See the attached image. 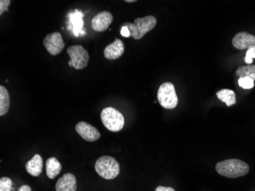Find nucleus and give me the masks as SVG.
Masks as SVG:
<instances>
[{"label": "nucleus", "mask_w": 255, "mask_h": 191, "mask_svg": "<svg viewBox=\"0 0 255 191\" xmlns=\"http://www.w3.org/2000/svg\"><path fill=\"white\" fill-rule=\"evenodd\" d=\"M219 175L229 178H237L247 175L250 170L249 165L239 159H228L219 162L216 166Z\"/></svg>", "instance_id": "1"}, {"label": "nucleus", "mask_w": 255, "mask_h": 191, "mask_svg": "<svg viewBox=\"0 0 255 191\" xmlns=\"http://www.w3.org/2000/svg\"><path fill=\"white\" fill-rule=\"evenodd\" d=\"M157 18L154 15H147L144 18H136L134 22H124L121 26L127 27L131 31V37L139 40L144 36L148 31L154 29L157 25Z\"/></svg>", "instance_id": "2"}, {"label": "nucleus", "mask_w": 255, "mask_h": 191, "mask_svg": "<svg viewBox=\"0 0 255 191\" xmlns=\"http://www.w3.org/2000/svg\"><path fill=\"white\" fill-rule=\"evenodd\" d=\"M95 170L104 179L113 180L120 175V164L111 156H102L96 162Z\"/></svg>", "instance_id": "3"}, {"label": "nucleus", "mask_w": 255, "mask_h": 191, "mask_svg": "<svg viewBox=\"0 0 255 191\" xmlns=\"http://www.w3.org/2000/svg\"><path fill=\"white\" fill-rule=\"evenodd\" d=\"M101 120L104 126L113 133L120 132L124 127V116L113 107H107L102 110Z\"/></svg>", "instance_id": "4"}, {"label": "nucleus", "mask_w": 255, "mask_h": 191, "mask_svg": "<svg viewBox=\"0 0 255 191\" xmlns=\"http://www.w3.org/2000/svg\"><path fill=\"white\" fill-rule=\"evenodd\" d=\"M157 101L163 108L167 110L176 108L178 104V97L173 83L170 82L162 83L157 91Z\"/></svg>", "instance_id": "5"}, {"label": "nucleus", "mask_w": 255, "mask_h": 191, "mask_svg": "<svg viewBox=\"0 0 255 191\" xmlns=\"http://www.w3.org/2000/svg\"><path fill=\"white\" fill-rule=\"evenodd\" d=\"M67 54L71 58L68 62L70 67H74L76 70H82L88 64L90 56L88 51L80 44L70 46L67 49Z\"/></svg>", "instance_id": "6"}, {"label": "nucleus", "mask_w": 255, "mask_h": 191, "mask_svg": "<svg viewBox=\"0 0 255 191\" xmlns=\"http://www.w3.org/2000/svg\"><path fill=\"white\" fill-rule=\"evenodd\" d=\"M43 44L46 50L52 56L59 54L65 46L63 41L62 35L61 33L57 31L47 34L43 41Z\"/></svg>", "instance_id": "7"}, {"label": "nucleus", "mask_w": 255, "mask_h": 191, "mask_svg": "<svg viewBox=\"0 0 255 191\" xmlns=\"http://www.w3.org/2000/svg\"><path fill=\"white\" fill-rule=\"evenodd\" d=\"M113 21V15L108 11L99 12L94 18H92V28L97 32L107 31Z\"/></svg>", "instance_id": "8"}, {"label": "nucleus", "mask_w": 255, "mask_h": 191, "mask_svg": "<svg viewBox=\"0 0 255 191\" xmlns=\"http://www.w3.org/2000/svg\"><path fill=\"white\" fill-rule=\"evenodd\" d=\"M76 131L82 139L87 142H95L100 138V133L97 128L86 123L80 122L76 125Z\"/></svg>", "instance_id": "9"}, {"label": "nucleus", "mask_w": 255, "mask_h": 191, "mask_svg": "<svg viewBox=\"0 0 255 191\" xmlns=\"http://www.w3.org/2000/svg\"><path fill=\"white\" fill-rule=\"evenodd\" d=\"M233 44L239 50L249 49V47L255 46V35L246 31H241L235 35Z\"/></svg>", "instance_id": "10"}, {"label": "nucleus", "mask_w": 255, "mask_h": 191, "mask_svg": "<svg viewBox=\"0 0 255 191\" xmlns=\"http://www.w3.org/2000/svg\"><path fill=\"white\" fill-rule=\"evenodd\" d=\"M125 51V46L123 41L116 38L111 44H108L104 49V56L108 60H116L123 55Z\"/></svg>", "instance_id": "11"}, {"label": "nucleus", "mask_w": 255, "mask_h": 191, "mask_svg": "<svg viewBox=\"0 0 255 191\" xmlns=\"http://www.w3.org/2000/svg\"><path fill=\"white\" fill-rule=\"evenodd\" d=\"M56 191H77V179L72 174L67 173L63 175L55 185Z\"/></svg>", "instance_id": "12"}, {"label": "nucleus", "mask_w": 255, "mask_h": 191, "mask_svg": "<svg viewBox=\"0 0 255 191\" xmlns=\"http://www.w3.org/2000/svg\"><path fill=\"white\" fill-rule=\"evenodd\" d=\"M27 172L31 176L38 177L42 172L43 159L41 155H34L31 160L25 164Z\"/></svg>", "instance_id": "13"}, {"label": "nucleus", "mask_w": 255, "mask_h": 191, "mask_svg": "<svg viewBox=\"0 0 255 191\" xmlns=\"http://www.w3.org/2000/svg\"><path fill=\"white\" fill-rule=\"evenodd\" d=\"M62 165L56 158H49L46 161V173L50 179H54L61 173Z\"/></svg>", "instance_id": "14"}, {"label": "nucleus", "mask_w": 255, "mask_h": 191, "mask_svg": "<svg viewBox=\"0 0 255 191\" xmlns=\"http://www.w3.org/2000/svg\"><path fill=\"white\" fill-rule=\"evenodd\" d=\"M216 97L223 103H226L228 107L233 106L237 102L236 93L230 89H223V90H219L216 93Z\"/></svg>", "instance_id": "15"}, {"label": "nucleus", "mask_w": 255, "mask_h": 191, "mask_svg": "<svg viewBox=\"0 0 255 191\" xmlns=\"http://www.w3.org/2000/svg\"><path fill=\"white\" fill-rule=\"evenodd\" d=\"M10 106V97L8 90L3 86L0 87V116L8 113Z\"/></svg>", "instance_id": "16"}, {"label": "nucleus", "mask_w": 255, "mask_h": 191, "mask_svg": "<svg viewBox=\"0 0 255 191\" xmlns=\"http://www.w3.org/2000/svg\"><path fill=\"white\" fill-rule=\"evenodd\" d=\"M236 76L241 77H250L252 80H255V65L242 66L236 70Z\"/></svg>", "instance_id": "17"}, {"label": "nucleus", "mask_w": 255, "mask_h": 191, "mask_svg": "<svg viewBox=\"0 0 255 191\" xmlns=\"http://www.w3.org/2000/svg\"><path fill=\"white\" fill-rule=\"evenodd\" d=\"M239 87L243 89H252L255 87V80L250 77H241L238 80Z\"/></svg>", "instance_id": "18"}, {"label": "nucleus", "mask_w": 255, "mask_h": 191, "mask_svg": "<svg viewBox=\"0 0 255 191\" xmlns=\"http://www.w3.org/2000/svg\"><path fill=\"white\" fill-rule=\"evenodd\" d=\"M12 182L9 178H2L0 179V191H11Z\"/></svg>", "instance_id": "19"}, {"label": "nucleus", "mask_w": 255, "mask_h": 191, "mask_svg": "<svg viewBox=\"0 0 255 191\" xmlns=\"http://www.w3.org/2000/svg\"><path fill=\"white\" fill-rule=\"evenodd\" d=\"M253 59H255V46L249 47L248 51H246V57H245V61L248 65H251L253 63Z\"/></svg>", "instance_id": "20"}, {"label": "nucleus", "mask_w": 255, "mask_h": 191, "mask_svg": "<svg viewBox=\"0 0 255 191\" xmlns=\"http://www.w3.org/2000/svg\"><path fill=\"white\" fill-rule=\"evenodd\" d=\"M10 4H11L10 0H1L0 1V15H2L5 11H8Z\"/></svg>", "instance_id": "21"}, {"label": "nucleus", "mask_w": 255, "mask_h": 191, "mask_svg": "<svg viewBox=\"0 0 255 191\" xmlns=\"http://www.w3.org/2000/svg\"><path fill=\"white\" fill-rule=\"evenodd\" d=\"M120 33L123 37L126 38H128V37L131 36V31L126 26H121V30H120Z\"/></svg>", "instance_id": "22"}, {"label": "nucleus", "mask_w": 255, "mask_h": 191, "mask_svg": "<svg viewBox=\"0 0 255 191\" xmlns=\"http://www.w3.org/2000/svg\"><path fill=\"white\" fill-rule=\"evenodd\" d=\"M155 191H175V190L169 187L159 186L156 188Z\"/></svg>", "instance_id": "23"}, {"label": "nucleus", "mask_w": 255, "mask_h": 191, "mask_svg": "<svg viewBox=\"0 0 255 191\" xmlns=\"http://www.w3.org/2000/svg\"><path fill=\"white\" fill-rule=\"evenodd\" d=\"M18 191H31V189L28 185H23L18 190Z\"/></svg>", "instance_id": "24"}, {"label": "nucleus", "mask_w": 255, "mask_h": 191, "mask_svg": "<svg viewBox=\"0 0 255 191\" xmlns=\"http://www.w3.org/2000/svg\"><path fill=\"white\" fill-rule=\"evenodd\" d=\"M135 0H126V2H129V3H131V2H135Z\"/></svg>", "instance_id": "25"}]
</instances>
